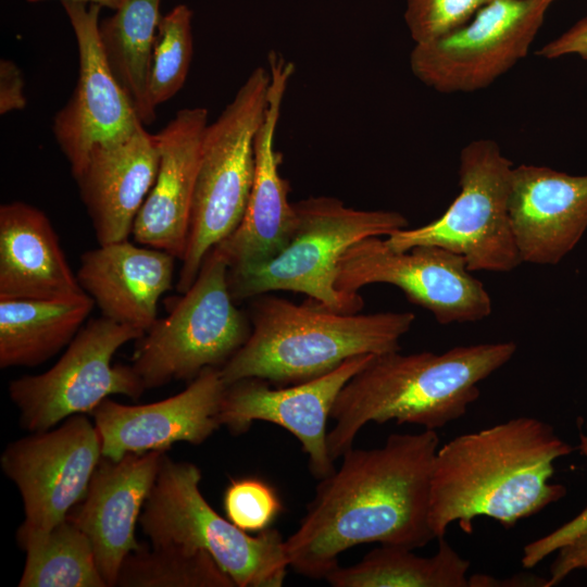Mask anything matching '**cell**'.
<instances>
[{"mask_svg":"<svg viewBox=\"0 0 587 587\" xmlns=\"http://www.w3.org/2000/svg\"><path fill=\"white\" fill-rule=\"evenodd\" d=\"M492 0H407L404 21L414 43L441 37L469 22Z\"/></svg>","mask_w":587,"mask_h":587,"instance_id":"obj_31","label":"cell"},{"mask_svg":"<svg viewBox=\"0 0 587 587\" xmlns=\"http://www.w3.org/2000/svg\"><path fill=\"white\" fill-rule=\"evenodd\" d=\"M143 332L105 316L90 320L48 371L9 384L20 425L35 433L75 414H90L112 395L138 399L147 389L132 365H113L114 353Z\"/></svg>","mask_w":587,"mask_h":587,"instance_id":"obj_10","label":"cell"},{"mask_svg":"<svg viewBox=\"0 0 587 587\" xmlns=\"http://www.w3.org/2000/svg\"><path fill=\"white\" fill-rule=\"evenodd\" d=\"M164 453H128L116 461L102 457L86 495L67 515L88 536L108 587L116 586L123 561L142 546L136 524Z\"/></svg>","mask_w":587,"mask_h":587,"instance_id":"obj_18","label":"cell"},{"mask_svg":"<svg viewBox=\"0 0 587 587\" xmlns=\"http://www.w3.org/2000/svg\"><path fill=\"white\" fill-rule=\"evenodd\" d=\"M587 569V533L557 551L546 587L561 583L573 571Z\"/></svg>","mask_w":587,"mask_h":587,"instance_id":"obj_35","label":"cell"},{"mask_svg":"<svg viewBox=\"0 0 587 587\" xmlns=\"http://www.w3.org/2000/svg\"><path fill=\"white\" fill-rule=\"evenodd\" d=\"M24 76L15 62L0 61V114L25 109Z\"/></svg>","mask_w":587,"mask_h":587,"instance_id":"obj_34","label":"cell"},{"mask_svg":"<svg viewBox=\"0 0 587 587\" xmlns=\"http://www.w3.org/2000/svg\"><path fill=\"white\" fill-rule=\"evenodd\" d=\"M223 504L226 517L247 533L268 528L282 511V502L273 487L254 477L230 480Z\"/></svg>","mask_w":587,"mask_h":587,"instance_id":"obj_30","label":"cell"},{"mask_svg":"<svg viewBox=\"0 0 587 587\" xmlns=\"http://www.w3.org/2000/svg\"><path fill=\"white\" fill-rule=\"evenodd\" d=\"M579 451L584 457L587 458V426L586 432L579 437Z\"/></svg>","mask_w":587,"mask_h":587,"instance_id":"obj_37","label":"cell"},{"mask_svg":"<svg viewBox=\"0 0 587 587\" xmlns=\"http://www.w3.org/2000/svg\"><path fill=\"white\" fill-rule=\"evenodd\" d=\"M512 162L490 139L467 143L459 157L460 191L437 220L387 236L394 250L437 246L465 259L471 272L504 273L522 263L509 214Z\"/></svg>","mask_w":587,"mask_h":587,"instance_id":"obj_9","label":"cell"},{"mask_svg":"<svg viewBox=\"0 0 587 587\" xmlns=\"http://www.w3.org/2000/svg\"><path fill=\"white\" fill-rule=\"evenodd\" d=\"M267 68V108L255 138V171L247 209L236 230L214 247L229 268L251 267L273 259L289 243L298 225L294 203L288 200L289 185L279 174L280 155L275 150V133L295 65L271 51Z\"/></svg>","mask_w":587,"mask_h":587,"instance_id":"obj_16","label":"cell"},{"mask_svg":"<svg viewBox=\"0 0 587 587\" xmlns=\"http://www.w3.org/2000/svg\"><path fill=\"white\" fill-rule=\"evenodd\" d=\"M205 108L179 110L155 135L159 168L133 226L139 245L183 261L188 242L195 184L208 126Z\"/></svg>","mask_w":587,"mask_h":587,"instance_id":"obj_20","label":"cell"},{"mask_svg":"<svg viewBox=\"0 0 587 587\" xmlns=\"http://www.w3.org/2000/svg\"><path fill=\"white\" fill-rule=\"evenodd\" d=\"M158 168L157 138L145 126L91 150L74 179L99 245L128 240Z\"/></svg>","mask_w":587,"mask_h":587,"instance_id":"obj_21","label":"cell"},{"mask_svg":"<svg viewBox=\"0 0 587 587\" xmlns=\"http://www.w3.org/2000/svg\"><path fill=\"white\" fill-rule=\"evenodd\" d=\"M571 451L551 425L530 416L446 442L437 450L430 484L429 523L436 539L455 522L465 532L477 516L511 527L557 502L566 489L550 482L553 463Z\"/></svg>","mask_w":587,"mask_h":587,"instance_id":"obj_2","label":"cell"},{"mask_svg":"<svg viewBox=\"0 0 587 587\" xmlns=\"http://www.w3.org/2000/svg\"><path fill=\"white\" fill-rule=\"evenodd\" d=\"M547 1H549V2H551V3H552V2H553V1H555V0H547Z\"/></svg>","mask_w":587,"mask_h":587,"instance_id":"obj_38","label":"cell"},{"mask_svg":"<svg viewBox=\"0 0 587 587\" xmlns=\"http://www.w3.org/2000/svg\"><path fill=\"white\" fill-rule=\"evenodd\" d=\"M78 49V78L73 93L53 118L52 130L73 177L98 146L128 137L145 126L113 75L99 37L98 4L62 1Z\"/></svg>","mask_w":587,"mask_h":587,"instance_id":"obj_14","label":"cell"},{"mask_svg":"<svg viewBox=\"0 0 587 587\" xmlns=\"http://www.w3.org/2000/svg\"><path fill=\"white\" fill-rule=\"evenodd\" d=\"M101 458L98 429L85 414L5 447L0 465L23 501L24 521L16 530L22 550L49 534L82 501Z\"/></svg>","mask_w":587,"mask_h":587,"instance_id":"obj_11","label":"cell"},{"mask_svg":"<svg viewBox=\"0 0 587 587\" xmlns=\"http://www.w3.org/2000/svg\"><path fill=\"white\" fill-rule=\"evenodd\" d=\"M271 74L255 67L202 139L189 235L177 290L187 291L205 255L239 226L255 171V138L267 108Z\"/></svg>","mask_w":587,"mask_h":587,"instance_id":"obj_7","label":"cell"},{"mask_svg":"<svg viewBox=\"0 0 587 587\" xmlns=\"http://www.w3.org/2000/svg\"><path fill=\"white\" fill-rule=\"evenodd\" d=\"M469 569L470 562L441 537L432 557L382 545L355 564L337 566L325 579L334 587H467Z\"/></svg>","mask_w":587,"mask_h":587,"instance_id":"obj_26","label":"cell"},{"mask_svg":"<svg viewBox=\"0 0 587 587\" xmlns=\"http://www.w3.org/2000/svg\"><path fill=\"white\" fill-rule=\"evenodd\" d=\"M587 533V507L575 517L555 528L548 535L535 539L523 549L522 565L534 567L548 555L573 542Z\"/></svg>","mask_w":587,"mask_h":587,"instance_id":"obj_32","label":"cell"},{"mask_svg":"<svg viewBox=\"0 0 587 587\" xmlns=\"http://www.w3.org/2000/svg\"><path fill=\"white\" fill-rule=\"evenodd\" d=\"M24 551L20 587H108L88 536L67 516Z\"/></svg>","mask_w":587,"mask_h":587,"instance_id":"obj_27","label":"cell"},{"mask_svg":"<svg viewBox=\"0 0 587 587\" xmlns=\"http://www.w3.org/2000/svg\"><path fill=\"white\" fill-rule=\"evenodd\" d=\"M298 225L289 243L273 259L251 267L228 268L235 302L277 290L304 294L316 305L354 314L364 305L357 294L336 288L338 263L346 250L366 237L389 236L407 228L396 211L357 210L333 197H309L294 203Z\"/></svg>","mask_w":587,"mask_h":587,"instance_id":"obj_5","label":"cell"},{"mask_svg":"<svg viewBox=\"0 0 587 587\" xmlns=\"http://www.w3.org/2000/svg\"><path fill=\"white\" fill-rule=\"evenodd\" d=\"M373 357L350 358L325 375L282 388L273 389L268 382L255 377L234 382L224 391L218 422L233 435L248 432L255 421L285 428L308 455L312 475L323 479L335 471L327 447V421L336 398Z\"/></svg>","mask_w":587,"mask_h":587,"instance_id":"obj_15","label":"cell"},{"mask_svg":"<svg viewBox=\"0 0 587 587\" xmlns=\"http://www.w3.org/2000/svg\"><path fill=\"white\" fill-rule=\"evenodd\" d=\"M226 384L217 367L204 369L179 394L129 405L109 398L89 414L98 429L102 457L166 452L174 444H203L220 426L218 411Z\"/></svg>","mask_w":587,"mask_h":587,"instance_id":"obj_17","label":"cell"},{"mask_svg":"<svg viewBox=\"0 0 587 587\" xmlns=\"http://www.w3.org/2000/svg\"><path fill=\"white\" fill-rule=\"evenodd\" d=\"M86 294L48 216L13 201L0 207V298L67 299Z\"/></svg>","mask_w":587,"mask_h":587,"instance_id":"obj_23","label":"cell"},{"mask_svg":"<svg viewBox=\"0 0 587 587\" xmlns=\"http://www.w3.org/2000/svg\"><path fill=\"white\" fill-rule=\"evenodd\" d=\"M30 3L46 1V0H27ZM61 1H73V2H82L87 4H98L100 7L109 8L111 10H116L122 4L123 0H61Z\"/></svg>","mask_w":587,"mask_h":587,"instance_id":"obj_36","label":"cell"},{"mask_svg":"<svg viewBox=\"0 0 587 587\" xmlns=\"http://www.w3.org/2000/svg\"><path fill=\"white\" fill-rule=\"evenodd\" d=\"M118 587H236L204 551L154 547L130 552L122 563Z\"/></svg>","mask_w":587,"mask_h":587,"instance_id":"obj_28","label":"cell"},{"mask_svg":"<svg viewBox=\"0 0 587 587\" xmlns=\"http://www.w3.org/2000/svg\"><path fill=\"white\" fill-rule=\"evenodd\" d=\"M550 5L547 0H492L459 28L415 43L411 71L442 93L486 88L527 54Z\"/></svg>","mask_w":587,"mask_h":587,"instance_id":"obj_12","label":"cell"},{"mask_svg":"<svg viewBox=\"0 0 587 587\" xmlns=\"http://www.w3.org/2000/svg\"><path fill=\"white\" fill-rule=\"evenodd\" d=\"M192 11L178 4L161 16L153 43L149 96L154 108L184 86L192 58Z\"/></svg>","mask_w":587,"mask_h":587,"instance_id":"obj_29","label":"cell"},{"mask_svg":"<svg viewBox=\"0 0 587 587\" xmlns=\"http://www.w3.org/2000/svg\"><path fill=\"white\" fill-rule=\"evenodd\" d=\"M509 214L522 263L558 264L587 230V174L514 166Z\"/></svg>","mask_w":587,"mask_h":587,"instance_id":"obj_19","label":"cell"},{"mask_svg":"<svg viewBox=\"0 0 587 587\" xmlns=\"http://www.w3.org/2000/svg\"><path fill=\"white\" fill-rule=\"evenodd\" d=\"M95 301L87 294L67 299L0 298V367L42 364L68 346Z\"/></svg>","mask_w":587,"mask_h":587,"instance_id":"obj_24","label":"cell"},{"mask_svg":"<svg viewBox=\"0 0 587 587\" xmlns=\"http://www.w3.org/2000/svg\"><path fill=\"white\" fill-rule=\"evenodd\" d=\"M586 571H587V569H586Z\"/></svg>","mask_w":587,"mask_h":587,"instance_id":"obj_39","label":"cell"},{"mask_svg":"<svg viewBox=\"0 0 587 587\" xmlns=\"http://www.w3.org/2000/svg\"><path fill=\"white\" fill-rule=\"evenodd\" d=\"M471 273L462 255L445 248L397 251L380 237H366L340 258L336 288L357 294L371 284H389L440 324L478 322L489 316L492 305L484 284Z\"/></svg>","mask_w":587,"mask_h":587,"instance_id":"obj_13","label":"cell"},{"mask_svg":"<svg viewBox=\"0 0 587 587\" xmlns=\"http://www.w3.org/2000/svg\"><path fill=\"white\" fill-rule=\"evenodd\" d=\"M414 320L411 312L346 314L260 295L250 309V336L221 374L226 385L249 377L283 386L308 382L350 358L400 350Z\"/></svg>","mask_w":587,"mask_h":587,"instance_id":"obj_4","label":"cell"},{"mask_svg":"<svg viewBox=\"0 0 587 587\" xmlns=\"http://www.w3.org/2000/svg\"><path fill=\"white\" fill-rule=\"evenodd\" d=\"M175 260L124 240L83 253L76 276L102 316L146 333L158 320L160 298L172 288Z\"/></svg>","mask_w":587,"mask_h":587,"instance_id":"obj_22","label":"cell"},{"mask_svg":"<svg viewBox=\"0 0 587 587\" xmlns=\"http://www.w3.org/2000/svg\"><path fill=\"white\" fill-rule=\"evenodd\" d=\"M537 55L547 60L578 55L587 60V15L560 36L544 45Z\"/></svg>","mask_w":587,"mask_h":587,"instance_id":"obj_33","label":"cell"},{"mask_svg":"<svg viewBox=\"0 0 587 587\" xmlns=\"http://www.w3.org/2000/svg\"><path fill=\"white\" fill-rule=\"evenodd\" d=\"M439 448L436 430L391 434L382 447L349 449L340 466L320 479L297 530L285 539L289 567L325 578L341 552L362 544L424 547L430 484Z\"/></svg>","mask_w":587,"mask_h":587,"instance_id":"obj_1","label":"cell"},{"mask_svg":"<svg viewBox=\"0 0 587 587\" xmlns=\"http://www.w3.org/2000/svg\"><path fill=\"white\" fill-rule=\"evenodd\" d=\"M160 4L161 0H123L111 16L99 22L107 62L143 125L155 120L149 78Z\"/></svg>","mask_w":587,"mask_h":587,"instance_id":"obj_25","label":"cell"},{"mask_svg":"<svg viewBox=\"0 0 587 587\" xmlns=\"http://www.w3.org/2000/svg\"><path fill=\"white\" fill-rule=\"evenodd\" d=\"M201 471L163 454L139 524L154 547L209 553L236 587H280L289 567L285 539L275 528L255 535L220 515L201 490Z\"/></svg>","mask_w":587,"mask_h":587,"instance_id":"obj_6","label":"cell"},{"mask_svg":"<svg viewBox=\"0 0 587 587\" xmlns=\"http://www.w3.org/2000/svg\"><path fill=\"white\" fill-rule=\"evenodd\" d=\"M513 341L458 346L444 353L374 355L340 390L327 447L335 461L370 422L414 424L436 430L461 419L479 397L478 384L514 355Z\"/></svg>","mask_w":587,"mask_h":587,"instance_id":"obj_3","label":"cell"},{"mask_svg":"<svg viewBox=\"0 0 587 587\" xmlns=\"http://www.w3.org/2000/svg\"><path fill=\"white\" fill-rule=\"evenodd\" d=\"M228 268L213 248L190 288L139 339L132 366L146 389L221 369L248 340L251 323L230 295Z\"/></svg>","mask_w":587,"mask_h":587,"instance_id":"obj_8","label":"cell"}]
</instances>
